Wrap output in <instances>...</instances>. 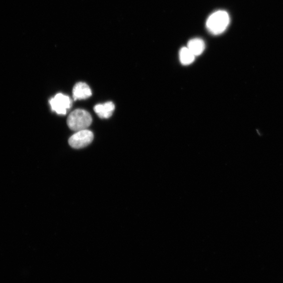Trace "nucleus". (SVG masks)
<instances>
[{
	"mask_svg": "<svg viewBox=\"0 0 283 283\" xmlns=\"http://www.w3.org/2000/svg\"><path fill=\"white\" fill-rule=\"evenodd\" d=\"M115 109L114 103L108 102L103 104H98L94 107V111L101 119H108L112 116Z\"/></svg>",
	"mask_w": 283,
	"mask_h": 283,
	"instance_id": "423d86ee",
	"label": "nucleus"
},
{
	"mask_svg": "<svg viewBox=\"0 0 283 283\" xmlns=\"http://www.w3.org/2000/svg\"><path fill=\"white\" fill-rule=\"evenodd\" d=\"M92 121V117L88 112L82 109H76L71 113L67 123L71 130L79 131L87 129L91 125Z\"/></svg>",
	"mask_w": 283,
	"mask_h": 283,
	"instance_id": "f03ea898",
	"label": "nucleus"
},
{
	"mask_svg": "<svg viewBox=\"0 0 283 283\" xmlns=\"http://www.w3.org/2000/svg\"><path fill=\"white\" fill-rule=\"evenodd\" d=\"M195 56L187 47H183L179 52V59L183 65L192 64L195 59Z\"/></svg>",
	"mask_w": 283,
	"mask_h": 283,
	"instance_id": "6e6552de",
	"label": "nucleus"
},
{
	"mask_svg": "<svg viewBox=\"0 0 283 283\" xmlns=\"http://www.w3.org/2000/svg\"><path fill=\"white\" fill-rule=\"evenodd\" d=\"M229 23L228 13L225 11L220 10L213 13L208 18L206 26L211 33L218 35L224 32Z\"/></svg>",
	"mask_w": 283,
	"mask_h": 283,
	"instance_id": "f257e3e1",
	"label": "nucleus"
},
{
	"mask_svg": "<svg viewBox=\"0 0 283 283\" xmlns=\"http://www.w3.org/2000/svg\"><path fill=\"white\" fill-rule=\"evenodd\" d=\"M187 47L195 56H197L204 52L205 44L201 39H194L188 42Z\"/></svg>",
	"mask_w": 283,
	"mask_h": 283,
	"instance_id": "0eeeda50",
	"label": "nucleus"
},
{
	"mask_svg": "<svg viewBox=\"0 0 283 283\" xmlns=\"http://www.w3.org/2000/svg\"><path fill=\"white\" fill-rule=\"evenodd\" d=\"M49 102L52 110L60 115H65L72 106L71 99L61 93L57 94Z\"/></svg>",
	"mask_w": 283,
	"mask_h": 283,
	"instance_id": "20e7f679",
	"label": "nucleus"
},
{
	"mask_svg": "<svg viewBox=\"0 0 283 283\" xmlns=\"http://www.w3.org/2000/svg\"><path fill=\"white\" fill-rule=\"evenodd\" d=\"M93 140L92 132L87 129L77 131L69 139V144L73 148L80 149L89 145Z\"/></svg>",
	"mask_w": 283,
	"mask_h": 283,
	"instance_id": "7ed1b4c3",
	"label": "nucleus"
},
{
	"mask_svg": "<svg viewBox=\"0 0 283 283\" xmlns=\"http://www.w3.org/2000/svg\"><path fill=\"white\" fill-rule=\"evenodd\" d=\"M74 100L86 99L92 95V91L88 85L84 82H78L74 85L72 90Z\"/></svg>",
	"mask_w": 283,
	"mask_h": 283,
	"instance_id": "39448f33",
	"label": "nucleus"
}]
</instances>
